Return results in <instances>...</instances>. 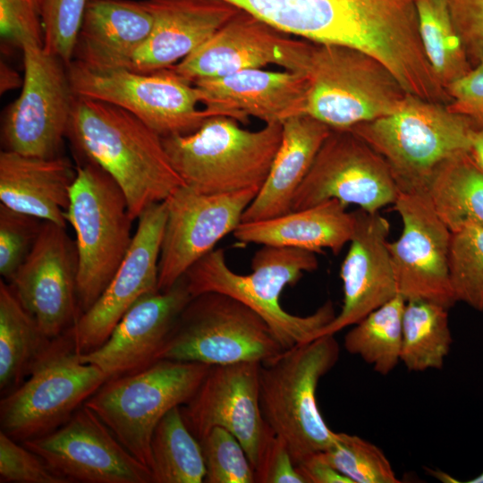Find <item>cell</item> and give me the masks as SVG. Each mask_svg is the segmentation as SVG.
Masks as SVG:
<instances>
[{
  "label": "cell",
  "instance_id": "obj_29",
  "mask_svg": "<svg viewBox=\"0 0 483 483\" xmlns=\"http://www.w3.org/2000/svg\"><path fill=\"white\" fill-rule=\"evenodd\" d=\"M355 214L335 199L313 207L255 222H242L233 236L242 243L295 248L321 252L327 248L335 255L350 242L355 228Z\"/></svg>",
  "mask_w": 483,
  "mask_h": 483
},
{
  "label": "cell",
  "instance_id": "obj_46",
  "mask_svg": "<svg viewBox=\"0 0 483 483\" xmlns=\"http://www.w3.org/2000/svg\"><path fill=\"white\" fill-rule=\"evenodd\" d=\"M305 483H352L329 464L320 452L313 453L296 465Z\"/></svg>",
  "mask_w": 483,
  "mask_h": 483
},
{
  "label": "cell",
  "instance_id": "obj_47",
  "mask_svg": "<svg viewBox=\"0 0 483 483\" xmlns=\"http://www.w3.org/2000/svg\"><path fill=\"white\" fill-rule=\"evenodd\" d=\"M23 78L21 79L17 72L4 62H1L0 66V89L1 94L16 89L18 86H22Z\"/></svg>",
  "mask_w": 483,
  "mask_h": 483
},
{
  "label": "cell",
  "instance_id": "obj_25",
  "mask_svg": "<svg viewBox=\"0 0 483 483\" xmlns=\"http://www.w3.org/2000/svg\"><path fill=\"white\" fill-rule=\"evenodd\" d=\"M152 30L129 69L153 72L178 64L239 12L224 0H144Z\"/></svg>",
  "mask_w": 483,
  "mask_h": 483
},
{
  "label": "cell",
  "instance_id": "obj_27",
  "mask_svg": "<svg viewBox=\"0 0 483 483\" xmlns=\"http://www.w3.org/2000/svg\"><path fill=\"white\" fill-rule=\"evenodd\" d=\"M76 168L64 157L0 152V201L42 221L67 225L65 212Z\"/></svg>",
  "mask_w": 483,
  "mask_h": 483
},
{
  "label": "cell",
  "instance_id": "obj_50",
  "mask_svg": "<svg viewBox=\"0 0 483 483\" xmlns=\"http://www.w3.org/2000/svg\"><path fill=\"white\" fill-rule=\"evenodd\" d=\"M465 483H483V470L477 475L476 477L470 479L469 480L463 481Z\"/></svg>",
  "mask_w": 483,
  "mask_h": 483
},
{
  "label": "cell",
  "instance_id": "obj_32",
  "mask_svg": "<svg viewBox=\"0 0 483 483\" xmlns=\"http://www.w3.org/2000/svg\"><path fill=\"white\" fill-rule=\"evenodd\" d=\"M448 309L428 300H406L400 361L409 371L423 372L444 367L453 344Z\"/></svg>",
  "mask_w": 483,
  "mask_h": 483
},
{
  "label": "cell",
  "instance_id": "obj_45",
  "mask_svg": "<svg viewBox=\"0 0 483 483\" xmlns=\"http://www.w3.org/2000/svg\"><path fill=\"white\" fill-rule=\"evenodd\" d=\"M256 483H305L284 441L275 435L254 470Z\"/></svg>",
  "mask_w": 483,
  "mask_h": 483
},
{
  "label": "cell",
  "instance_id": "obj_4",
  "mask_svg": "<svg viewBox=\"0 0 483 483\" xmlns=\"http://www.w3.org/2000/svg\"><path fill=\"white\" fill-rule=\"evenodd\" d=\"M232 117H208L195 131L162 137L169 160L184 185L202 193L259 190L278 150L283 123L258 131Z\"/></svg>",
  "mask_w": 483,
  "mask_h": 483
},
{
  "label": "cell",
  "instance_id": "obj_6",
  "mask_svg": "<svg viewBox=\"0 0 483 483\" xmlns=\"http://www.w3.org/2000/svg\"><path fill=\"white\" fill-rule=\"evenodd\" d=\"M65 218L75 233L81 315L104 292L127 254L133 219L118 184L88 161L76 167Z\"/></svg>",
  "mask_w": 483,
  "mask_h": 483
},
{
  "label": "cell",
  "instance_id": "obj_26",
  "mask_svg": "<svg viewBox=\"0 0 483 483\" xmlns=\"http://www.w3.org/2000/svg\"><path fill=\"white\" fill-rule=\"evenodd\" d=\"M152 26L144 0H89L72 61L97 72L129 69Z\"/></svg>",
  "mask_w": 483,
  "mask_h": 483
},
{
  "label": "cell",
  "instance_id": "obj_40",
  "mask_svg": "<svg viewBox=\"0 0 483 483\" xmlns=\"http://www.w3.org/2000/svg\"><path fill=\"white\" fill-rule=\"evenodd\" d=\"M43 221L0 204V274L10 282L30 252Z\"/></svg>",
  "mask_w": 483,
  "mask_h": 483
},
{
  "label": "cell",
  "instance_id": "obj_15",
  "mask_svg": "<svg viewBox=\"0 0 483 483\" xmlns=\"http://www.w3.org/2000/svg\"><path fill=\"white\" fill-rule=\"evenodd\" d=\"M258 189L208 194L186 185L166 200V221L158 265V290L172 287L189 268L236 230Z\"/></svg>",
  "mask_w": 483,
  "mask_h": 483
},
{
  "label": "cell",
  "instance_id": "obj_31",
  "mask_svg": "<svg viewBox=\"0 0 483 483\" xmlns=\"http://www.w3.org/2000/svg\"><path fill=\"white\" fill-rule=\"evenodd\" d=\"M52 340L23 308L10 284L0 280V390L18 387Z\"/></svg>",
  "mask_w": 483,
  "mask_h": 483
},
{
  "label": "cell",
  "instance_id": "obj_30",
  "mask_svg": "<svg viewBox=\"0 0 483 483\" xmlns=\"http://www.w3.org/2000/svg\"><path fill=\"white\" fill-rule=\"evenodd\" d=\"M426 191L451 233L483 228V167L470 151L441 163L429 177Z\"/></svg>",
  "mask_w": 483,
  "mask_h": 483
},
{
  "label": "cell",
  "instance_id": "obj_49",
  "mask_svg": "<svg viewBox=\"0 0 483 483\" xmlns=\"http://www.w3.org/2000/svg\"><path fill=\"white\" fill-rule=\"evenodd\" d=\"M428 473L432 475L434 478L437 479L438 480L444 482V483H459L461 481L457 480L456 479L453 478L451 475L447 474L446 472L439 471V470H432L430 469H428Z\"/></svg>",
  "mask_w": 483,
  "mask_h": 483
},
{
  "label": "cell",
  "instance_id": "obj_8",
  "mask_svg": "<svg viewBox=\"0 0 483 483\" xmlns=\"http://www.w3.org/2000/svg\"><path fill=\"white\" fill-rule=\"evenodd\" d=\"M25 379L0 402L1 430L20 443L59 428L108 377L80 360L71 328L50 342Z\"/></svg>",
  "mask_w": 483,
  "mask_h": 483
},
{
  "label": "cell",
  "instance_id": "obj_19",
  "mask_svg": "<svg viewBox=\"0 0 483 483\" xmlns=\"http://www.w3.org/2000/svg\"><path fill=\"white\" fill-rule=\"evenodd\" d=\"M22 444L70 483H153L149 468L85 404L59 428Z\"/></svg>",
  "mask_w": 483,
  "mask_h": 483
},
{
  "label": "cell",
  "instance_id": "obj_43",
  "mask_svg": "<svg viewBox=\"0 0 483 483\" xmlns=\"http://www.w3.org/2000/svg\"><path fill=\"white\" fill-rule=\"evenodd\" d=\"M446 2L468 60L474 67L483 62V0Z\"/></svg>",
  "mask_w": 483,
  "mask_h": 483
},
{
  "label": "cell",
  "instance_id": "obj_36",
  "mask_svg": "<svg viewBox=\"0 0 483 483\" xmlns=\"http://www.w3.org/2000/svg\"><path fill=\"white\" fill-rule=\"evenodd\" d=\"M322 457L352 483H399L393 467L376 445L356 435L335 433Z\"/></svg>",
  "mask_w": 483,
  "mask_h": 483
},
{
  "label": "cell",
  "instance_id": "obj_3",
  "mask_svg": "<svg viewBox=\"0 0 483 483\" xmlns=\"http://www.w3.org/2000/svg\"><path fill=\"white\" fill-rule=\"evenodd\" d=\"M340 354L335 335H326L284 350L260 362L259 404L262 416L286 444L297 465L326 450L335 433L317 403L319 380L336 364Z\"/></svg>",
  "mask_w": 483,
  "mask_h": 483
},
{
  "label": "cell",
  "instance_id": "obj_42",
  "mask_svg": "<svg viewBox=\"0 0 483 483\" xmlns=\"http://www.w3.org/2000/svg\"><path fill=\"white\" fill-rule=\"evenodd\" d=\"M1 38L19 48L44 46L39 0H0Z\"/></svg>",
  "mask_w": 483,
  "mask_h": 483
},
{
  "label": "cell",
  "instance_id": "obj_28",
  "mask_svg": "<svg viewBox=\"0 0 483 483\" xmlns=\"http://www.w3.org/2000/svg\"><path fill=\"white\" fill-rule=\"evenodd\" d=\"M330 131V127L308 114L283 123L281 142L269 173L242 222L266 220L291 211L293 195Z\"/></svg>",
  "mask_w": 483,
  "mask_h": 483
},
{
  "label": "cell",
  "instance_id": "obj_14",
  "mask_svg": "<svg viewBox=\"0 0 483 483\" xmlns=\"http://www.w3.org/2000/svg\"><path fill=\"white\" fill-rule=\"evenodd\" d=\"M398 193L382 156L351 130L331 129L293 195L291 211L335 199L375 213L394 205Z\"/></svg>",
  "mask_w": 483,
  "mask_h": 483
},
{
  "label": "cell",
  "instance_id": "obj_11",
  "mask_svg": "<svg viewBox=\"0 0 483 483\" xmlns=\"http://www.w3.org/2000/svg\"><path fill=\"white\" fill-rule=\"evenodd\" d=\"M74 93L114 105L132 114L161 137L189 134L216 116L200 103L191 81L171 69L138 72L130 69L90 70L72 61L67 66Z\"/></svg>",
  "mask_w": 483,
  "mask_h": 483
},
{
  "label": "cell",
  "instance_id": "obj_41",
  "mask_svg": "<svg viewBox=\"0 0 483 483\" xmlns=\"http://www.w3.org/2000/svg\"><path fill=\"white\" fill-rule=\"evenodd\" d=\"M1 483H70L37 453L0 430Z\"/></svg>",
  "mask_w": 483,
  "mask_h": 483
},
{
  "label": "cell",
  "instance_id": "obj_35",
  "mask_svg": "<svg viewBox=\"0 0 483 483\" xmlns=\"http://www.w3.org/2000/svg\"><path fill=\"white\" fill-rule=\"evenodd\" d=\"M419 31L429 64L446 88L471 70L446 0H416Z\"/></svg>",
  "mask_w": 483,
  "mask_h": 483
},
{
  "label": "cell",
  "instance_id": "obj_44",
  "mask_svg": "<svg viewBox=\"0 0 483 483\" xmlns=\"http://www.w3.org/2000/svg\"><path fill=\"white\" fill-rule=\"evenodd\" d=\"M451 101L446 107L483 126V62L446 88Z\"/></svg>",
  "mask_w": 483,
  "mask_h": 483
},
{
  "label": "cell",
  "instance_id": "obj_13",
  "mask_svg": "<svg viewBox=\"0 0 483 483\" xmlns=\"http://www.w3.org/2000/svg\"><path fill=\"white\" fill-rule=\"evenodd\" d=\"M274 28L315 44L365 48L411 0H224Z\"/></svg>",
  "mask_w": 483,
  "mask_h": 483
},
{
  "label": "cell",
  "instance_id": "obj_1",
  "mask_svg": "<svg viewBox=\"0 0 483 483\" xmlns=\"http://www.w3.org/2000/svg\"><path fill=\"white\" fill-rule=\"evenodd\" d=\"M67 138L88 162L114 180L133 220L184 185L162 137L114 105L76 95Z\"/></svg>",
  "mask_w": 483,
  "mask_h": 483
},
{
  "label": "cell",
  "instance_id": "obj_24",
  "mask_svg": "<svg viewBox=\"0 0 483 483\" xmlns=\"http://www.w3.org/2000/svg\"><path fill=\"white\" fill-rule=\"evenodd\" d=\"M192 83L205 108L239 123H246L250 116H254L265 123H283L291 117L306 114L307 73L248 69Z\"/></svg>",
  "mask_w": 483,
  "mask_h": 483
},
{
  "label": "cell",
  "instance_id": "obj_9",
  "mask_svg": "<svg viewBox=\"0 0 483 483\" xmlns=\"http://www.w3.org/2000/svg\"><path fill=\"white\" fill-rule=\"evenodd\" d=\"M209 367L161 359L139 372L107 379L84 404L149 468L156 426L169 411L191 399Z\"/></svg>",
  "mask_w": 483,
  "mask_h": 483
},
{
  "label": "cell",
  "instance_id": "obj_2",
  "mask_svg": "<svg viewBox=\"0 0 483 483\" xmlns=\"http://www.w3.org/2000/svg\"><path fill=\"white\" fill-rule=\"evenodd\" d=\"M315 252L288 247L262 245L251 260V273L239 275L227 265L223 250H213L183 275L193 296L220 292L243 303L270 327L285 349L317 337L318 333L335 317L328 301L314 313L297 316L285 311L280 294L287 285H294L304 272L318 268Z\"/></svg>",
  "mask_w": 483,
  "mask_h": 483
},
{
  "label": "cell",
  "instance_id": "obj_18",
  "mask_svg": "<svg viewBox=\"0 0 483 483\" xmlns=\"http://www.w3.org/2000/svg\"><path fill=\"white\" fill-rule=\"evenodd\" d=\"M259 364L210 366L194 394L181 406L183 420L198 440L216 427L230 431L243 446L254 470L275 435L260 410Z\"/></svg>",
  "mask_w": 483,
  "mask_h": 483
},
{
  "label": "cell",
  "instance_id": "obj_10",
  "mask_svg": "<svg viewBox=\"0 0 483 483\" xmlns=\"http://www.w3.org/2000/svg\"><path fill=\"white\" fill-rule=\"evenodd\" d=\"M284 349L251 309L220 293L193 296L180 314L161 359L225 365L263 362Z\"/></svg>",
  "mask_w": 483,
  "mask_h": 483
},
{
  "label": "cell",
  "instance_id": "obj_12",
  "mask_svg": "<svg viewBox=\"0 0 483 483\" xmlns=\"http://www.w3.org/2000/svg\"><path fill=\"white\" fill-rule=\"evenodd\" d=\"M21 51L23 82L3 118L4 149L40 157L60 156L76 98L67 65L42 45L27 44Z\"/></svg>",
  "mask_w": 483,
  "mask_h": 483
},
{
  "label": "cell",
  "instance_id": "obj_5",
  "mask_svg": "<svg viewBox=\"0 0 483 483\" xmlns=\"http://www.w3.org/2000/svg\"><path fill=\"white\" fill-rule=\"evenodd\" d=\"M479 128L446 105L409 93L396 112L348 130L383 157L399 191H410L426 189L432 173L445 160L470 151Z\"/></svg>",
  "mask_w": 483,
  "mask_h": 483
},
{
  "label": "cell",
  "instance_id": "obj_21",
  "mask_svg": "<svg viewBox=\"0 0 483 483\" xmlns=\"http://www.w3.org/2000/svg\"><path fill=\"white\" fill-rule=\"evenodd\" d=\"M127 254L108 285L72 328L78 353L90 352L109 337L126 311L144 294L158 291V265L166 221L165 201L148 207Z\"/></svg>",
  "mask_w": 483,
  "mask_h": 483
},
{
  "label": "cell",
  "instance_id": "obj_38",
  "mask_svg": "<svg viewBox=\"0 0 483 483\" xmlns=\"http://www.w3.org/2000/svg\"><path fill=\"white\" fill-rule=\"evenodd\" d=\"M199 441L206 468L205 483H256L248 455L230 431L216 427Z\"/></svg>",
  "mask_w": 483,
  "mask_h": 483
},
{
  "label": "cell",
  "instance_id": "obj_34",
  "mask_svg": "<svg viewBox=\"0 0 483 483\" xmlns=\"http://www.w3.org/2000/svg\"><path fill=\"white\" fill-rule=\"evenodd\" d=\"M405 302L397 294L353 325L344 336L345 350L360 356L383 376L391 373L400 362Z\"/></svg>",
  "mask_w": 483,
  "mask_h": 483
},
{
  "label": "cell",
  "instance_id": "obj_7",
  "mask_svg": "<svg viewBox=\"0 0 483 483\" xmlns=\"http://www.w3.org/2000/svg\"><path fill=\"white\" fill-rule=\"evenodd\" d=\"M307 75L306 114L331 129L391 114L409 94L382 62L346 46L314 43Z\"/></svg>",
  "mask_w": 483,
  "mask_h": 483
},
{
  "label": "cell",
  "instance_id": "obj_16",
  "mask_svg": "<svg viewBox=\"0 0 483 483\" xmlns=\"http://www.w3.org/2000/svg\"><path fill=\"white\" fill-rule=\"evenodd\" d=\"M394 209L403 225L401 236L387 242L398 294L450 309L457 302L449 274L451 231L426 189L399 191Z\"/></svg>",
  "mask_w": 483,
  "mask_h": 483
},
{
  "label": "cell",
  "instance_id": "obj_17",
  "mask_svg": "<svg viewBox=\"0 0 483 483\" xmlns=\"http://www.w3.org/2000/svg\"><path fill=\"white\" fill-rule=\"evenodd\" d=\"M287 35L239 10L206 42L169 69L191 82L270 64L307 73L314 43Z\"/></svg>",
  "mask_w": 483,
  "mask_h": 483
},
{
  "label": "cell",
  "instance_id": "obj_20",
  "mask_svg": "<svg viewBox=\"0 0 483 483\" xmlns=\"http://www.w3.org/2000/svg\"><path fill=\"white\" fill-rule=\"evenodd\" d=\"M65 226L43 221L30 252L8 284L50 340L72 328L80 316L78 254Z\"/></svg>",
  "mask_w": 483,
  "mask_h": 483
},
{
  "label": "cell",
  "instance_id": "obj_37",
  "mask_svg": "<svg viewBox=\"0 0 483 483\" xmlns=\"http://www.w3.org/2000/svg\"><path fill=\"white\" fill-rule=\"evenodd\" d=\"M449 274L456 301L483 312V228L452 233Z\"/></svg>",
  "mask_w": 483,
  "mask_h": 483
},
{
  "label": "cell",
  "instance_id": "obj_48",
  "mask_svg": "<svg viewBox=\"0 0 483 483\" xmlns=\"http://www.w3.org/2000/svg\"><path fill=\"white\" fill-rule=\"evenodd\" d=\"M470 153L475 160L483 167V126L475 132Z\"/></svg>",
  "mask_w": 483,
  "mask_h": 483
},
{
  "label": "cell",
  "instance_id": "obj_22",
  "mask_svg": "<svg viewBox=\"0 0 483 483\" xmlns=\"http://www.w3.org/2000/svg\"><path fill=\"white\" fill-rule=\"evenodd\" d=\"M192 298L184 276L172 287L141 296L122 317L107 340L80 354L82 362L114 378L139 372L161 360L174 325Z\"/></svg>",
  "mask_w": 483,
  "mask_h": 483
},
{
  "label": "cell",
  "instance_id": "obj_39",
  "mask_svg": "<svg viewBox=\"0 0 483 483\" xmlns=\"http://www.w3.org/2000/svg\"><path fill=\"white\" fill-rule=\"evenodd\" d=\"M89 0H39L44 48L67 66L73 51Z\"/></svg>",
  "mask_w": 483,
  "mask_h": 483
},
{
  "label": "cell",
  "instance_id": "obj_33",
  "mask_svg": "<svg viewBox=\"0 0 483 483\" xmlns=\"http://www.w3.org/2000/svg\"><path fill=\"white\" fill-rule=\"evenodd\" d=\"M153 483H202L206 475L199 441L186 426L181 406L157 423L150 441Z\"/></svg>",
  "mask_w": 483,
  "mask_h": 483
},
{
  "label": "cell",
  "instance_id": "obj_23",
  "mask_svg": "<svg viewBox=\"0 0 483 483\" xmlns=\"http://www.w3.org/2000/svg\"><path fill=\"white\" fill-rule=\"evenodd\" d=\"M354 214L353 235L340 270L343 286L342 309L317 337L335 335L357 324L398 294L387 247L388 220L378 212L361 208Z\"/></svg>",
  "mask_w": 483,
  "mask_h": 483
}]
</instances>
